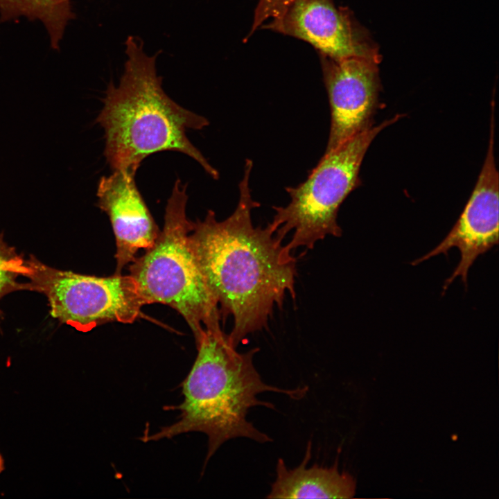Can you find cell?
<instances>
[{
  "label": "cell",
  "instance_id": "cell-13",
  "mask_svg": "<svg viewBox=\"0 0 499 499\" xmlns=\"http://www.w3.org/2000/svg\"><path fill=\"white\" fill-rule=\"evenodd\" d=\"M25 271V263L0 243V297L17 288L15 279Z\"/></svg>",
  "mask_w": 499,
  "mask_h": 499
},
{
  "label": "cell",
  "instance_id": "cell-16",
  "mask_svg": "<svg viewBox=\"0 0 499 499\" xmlns=\"http://www.w3.org/2000/svg\"><path fill=\"white\" fill-rule=\"evenodd\" d=\"M68 1H71V0H68Z\"/></svg>",
  "mask_w": 499,
  "mask_h": 499
},
{
  "label": "cell",
  "instance_id": "cell-10",
  "mask_svg": "<svg viewBox=\"0 0 499 499\" xmlns=\"http://www.w3.org/2000/svg\"><path fill=\"white\" fill-rule=\"evenodd\" d=\"M135 174L114 170L98 184L97 206L109 217L116 240L114 274L136 258L141 249L148 250L160 231L135 182Z\"/></svg>",
  "mask_w": 499,
  "mask_h": 499
},
{
  "label": "cell",
  "instance_id": "cell-11",
  "mask_svg": "<svg viewBox=\"0 0 499 499\" xmlns=\"http://www.w3.org/2000/svg\"><path fill=\"white\" fill-rule=\"evenodd\" d=\"M308 444L301 464L294 469L279 459L277 478L268 498H351L356 491L354 478L340 473L337 465L327 468L314 465L307 468L310 457Z\"/></svg>",
  "mask_w": 499,
  "mask_h": 499
},
{
  "label": "cell",
  "instance_id": "cell-8",
  "mask_svg": "<svg viewBox=\"0 0 499 499\" xmlns=\"http://www.w3.org/2000/svg\"><path fill=\"white\" fill-rule=\"evenodd\" d=\"M494 109L491 108L487 156L462 214L448 234L435 249L412 263L418 264L439 254L447 255L452 247H457L461 259L451 276L446 280L444 290L458 276L466 286L469 268L480 255L498 243L499 177L494 156Z\"/></svg>",
  "mask_w": 499,
  "mask_h": 499
},
{
  "label": "cell",
  "instance_id": "cell-3",
  "mask_svg": "<svg viewBox=\"0 0 499 499\" xmlns=\"http://www.w3.org/2000/svg\"><path fill=\"white\" fill-rule=\"evenodd\" d=\"M119 84L110 82L96 119L104 130V155L114 170L135 174L149 155L176 151L195 160L213 179L219 173L186 136L189 130L209 124L204 116L173 101L157 75V55H149L142 42L130 36Z\"/></svg>",
  "mask_w": 499,
  "mask_h": 499
},
{
  "label": "cell",
  "instance_id": "cell-1",
  "mask_svg": "<svg viewBox=\"0 0 499 499\" xmlns=\"http://www.w3.org/2000/svg\"><path fill=\"white\" fill-rule=\"evenodd\" d=\"M253 163L246 159L234 211L219 221L212 210L202 220L191 222L189 244L207 283L220 305V313L231 315L229 334L236 348L249 333L268 325L275 306L286 294L295 299L297 259L268 223L255 227L250 186Z\"/></svg>",
  "mask_w": 499,
  "mask_h": 499
},
{
  "label": "cell",
  "instance_id": "cell-12",
  "mask_svg": "<svg viewBox=\"0 0 499 499\" xmlns=\"http://www.w3.org/2000/svg\"><path fill=\"white\" fill-rule=\"evenodd\" d=\"M19 17L42 22L51 47L58 50L67 24L75 15L68 0H0V23Z\"/></svg>",
  "mask_w": 499,
  "mask_h": 499
},
{
  "label": "cell",
  "instance_id": "cell-14",
  "mask_svg": "<svg viewBox=\"0 0 499 499\" xmlns=\"http://www.w3.org/2000/svg\"><path fill=\"white\" fill-rule=\"evenodd\" d=\"M292 1V0H260L255 8L251 30L245 39H248L265 21L280 16Z\"/></svg>",
  "mask_w": 499,
  "mask_h": 499
},
{
  "label": "cell",
  "instance_id": "cell-7",
  "mask_svg": "<svg viewBox=\"0 0 499 499\" xmlns=\"http://www.w3.org/2000/svg\"><path fill=\"white\" fill-rule=\"evenodd\" d=\"M319 55L331 110L327 153L373 126L380 90L378 61V56L334 59Z\"/></svg>",
  "mask_w": 499,
  "mask_h": 499
},
{
  "label": "cell",
  "instance_id": "cell-15",
  "mask_svg": "<svg viewBox=\"0 0 499 499\" xmlns=\"http://www.w3.org/2000/svg\"><path fill=\"white\" fill-rule=\"evenodd\" d=\"M4 466H5L4 459H3V457L1 456V455L0 454V475L4 470Z\"/></svg>",
  "mask_w": 499,
  "mask_h": 499
},
{
  "label": "cell",
  "instance_id": "cell-9",
  "mask_svg": "<svg viewBox=\"0 0 499 499\" xmlns=\"http://www.w3.org/2000/svg\"><path fill=\"white\" fill-rule=\"evenodd\" d=\"M263 28L295 37L334 59L378 56L348 10L333 0H292L283 12Z\"/></svg>",
  "mask_w": 499,
  "mask_h": 499
},
{
  "label": "cell",
  "instance_id": "cell-5",
  "mask_svg": "<svg viewBox=\"0 0 499 499\" xmlns=\"http://www.w3.org/2000/svg\"><path fill=\"white\" fill-rule=\"evenodd\" d=\"M401 116L397 114L371 126L324 153L305 181L286 188L290 200L284 207H273L275 214L270 224L281 240L293 231L286 245L288 250H312L328 235L341 236L338 213L346 198L360 185V168L368 148L381 130Z\"/></svg>",
  "mask_w": 499,
  "mask_h": 499
},
{
  "label": "cell",
  "instance_id": "cell-2",
  "mask_svg": "<svg viewBox=\"0 0 499 499\" xmlns=\"http://www.w3.org/2000/svg\"><path fill=\"white\" fill-rule=\"evenodd\" d=\"M195 343L196 359L182 383L184 400L178 405L165 408L179 410L177 421L150 435L144 433L139 439L146 443L186 432H203L208 437L205 463L231 439L271 441L269 436L247 419L251 408H274L272 403L260 401L257 396L274 392L299 400L306 395L308 387L288 389L265 383L253 364L259 349L238 353L220 325L205 329Z\"/></svg>",
  "mask_w": 499,
  "mask_h": 499
},
{
  "label": "cell",
  "instance_id": "cell-17",
  "mask_svg": "<svg viewBox=\"0 0 499 499\" xmlns=\"http://www.w3.org/2000/svg\"><path fill=\"white\" fill-rule=\"evenodd\" d=\"M0 243H1V242H0Z\"/></svg>",
  "mask_w": 499,
  "mask_h": 499
},
{
  "label": "cell",
  "instance_id": "cell-6",
  "mask_svg": "<svg viewBox=\"0 0 499 499\" xmlns=\"http://www.w3.org/2000/svg\"><path fill=\"white\" fill-rule=\"evenodd\" d=\"M28 288L44 294L51 315L87 332L107 322L132 323L146 305L130 275L96 277L50 268L31 258L25 261Z\"/></svg>",
  "mask_w": 499,
  "mask_h": 499
},
{
  "label": "cell",
  "instance_id": "cell-4",
  "mask_svg": "<svg viewBox=\"0 0 499 499\" xmlns=\"http://www.w3.org/2000/svg\"><path fill=\"white\" fill-rule=\"evenodd\" d=\"M186 185L177 180L167 201L164 225L154 245L130 266L146 305L161 303L177 310L195 342L208 327L220 325L218 304L191 250V220L186 215Z\"/></svg>",
  "mask_w": 499,
  "mask_h": 499
}]
</instances>
